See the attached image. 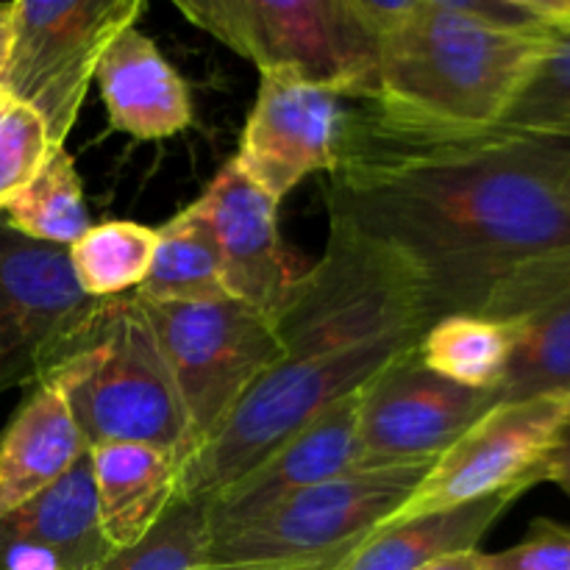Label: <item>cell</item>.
<instances>
[{"instance_id": "cell-1", "label": "cell", "mask_w": 570, "mask_h": 570, "mask_svg": "<svg viewBox=\"0 0 570 570\" xmlns=\"http://www.w3.org/2000/svg\"><path fill=\"white\" fill-rule=\"evenodd\" d=\"M348 104L328 217L399 250L432 323L482 315L521 267L570 250V142L510 131H426Z\"/></svg>"}, {"instance_id": "cell-2", "label": "cell", "mask_w": 570, "mask_h": 570, "mask_svg": "<svg viewBox=\"0 0 570 570\" xmlns=\"http://www.w3.org/2000/svg\"><path fill=\"white\" fill-rule=\"evenodd\" d=\"M554 37L499 26L476 0H415L379 42V117L426 131H493Z\"/></svg>"}, {"instance_id": "cell-3", "label": "cell", "mask_w": 570, "mask_h": 570, "mask_svg": "<svg viewBox=\"0 0 570 570\" xmlns=\"http://www.w3.org/2000/svg\"><path fill=\"white\" fill-rule=\"evenodd\" d=\"M48 379L65 395L89 449L154 445L181 468L195 454L176 379L134 293L98 301Z\"/></svg>"}, {"instance_id": "cell-4", "label": "cell", "mask_w": 570, "mask_h": 570, "mask_svg": "<svg viewBox=\"0 0 570 570\" xmlns=\"http://www.w3.org/2000/svg\"><path fill=\"white\" fill-rule=\"evenodd\" d=\"M321 259L298 273L273 317L284 356L337 354L393 337H417L432 326L415 267L382 239L328 217Z\"/></svg>"}, {"instance_id": "cell-5", "label": "cell", "mask_w": 570, "mask_h": 570, "mask_svg": "<svg viewBox=\"0 0 570 570\" xmlns=\"http://www.w3.org/2000/svg\"><path fill=\"white\" fill-rule=\"evenodd\" d=\"M421 345L417 337H393L360 348L289 360L273 365L215 434L184 462L181 499L209 504L215 495L248 476L340 399L365 387L379 371Z\"/></svg>"}, {"instance_id": "cell-6", "label": "cell", "mask_w": 570, "mask_h": 570, "mask_svg": "<svg viewBox=\"0 0 570 570\" xmlns=\"http://www.w3.org/2000/svg\"><path fill=\"white\" fill-rule=\"evenodd\" d=\"M432 462L354 468L301 490L250 527L212 540L206 566L334 570L401 510Z\"/></svg>"}, {"instance_id": "cell-7", "label": "cell", "mask_w": 570, "mask_h": 570, "mask_svg": "<svg viewBox=\"0 0 570 570\" xmlns=\"http://www.w3.org/2000/svg\"><path fill=\"white\" fill-rule=\"evenodd\" d=\"M176 9L259 72H293L348 100L376 87L379 45L351 0H176Z\"/></svg>"}, {"instance_id": "cell-8", "label": "cell", "mask_w": 570, "mask_h": 570, "mask_svg": "<svg viewBox=\"0 0 570 570\" xmlns=\"http://www.w3.org/2000/svg\"><path fill=\"white\" fill-rule=\"evenodd\" d=\"M142 11L145 0H14V45L0 87L37 111L65 148L106 48Z\"/></svg>"}, {"instance_id": "cell-9", "label": "cell", "mask_w": 570, "mask_h": 570, "mask_svg": "<svg viewBox=\"0 0 570 570\" xmlns=\"http://www.w3.org/2000/svg\"><path fill=\"white\" fill-rule=\"evenodd\" d=\"M142 309L176 379L198 451L239 399L284 360V348L265 315L232 298L204 304L142 301Z\"/></svg>"}, {"instance_id": "cell-10", "label": "cell", "mask_w": 570, "mask_h": 570, "mask_svg": "<svg viewBox=\"0 0 570 570\" xmlns=\"http://www.w3.org/2000/svg\"><path fill=\"white\" fill-rule=\"evenodd\" d=\"M568 417L570 393L493 404L432 462L415 493L387 523L471 504L501 490L546 482L543 462L560 440Z\"/></svg>"}, {"instance_id": "cell-11", "label": "cell", "mask_w": 570, "mask_h": 570, "mask_svg": "<svg viewBox=\"0 0 570 570\" xmlns=\"http://www.w3.org/2000/svg\"><path fill=\"white\" fill-rule=\"evenodd\" d=\"M95 306L67 248L33 243L0 217V395L45 382Z\"/></svg>"}, {"instance_id": "cell-12", "label": "cell", "mask_w": 570, "mask_h": 570, "mask_svg": "<svg viewBox=\"0 0 570 570\" xmlns=\"http://www.w3.org/2000/svg\"><path fill=\"white\" fill-rule=\"evenodd\" d=\"M493 404L490 390L460 387L410 351L362 387L360 468L438 460Z\"/></svg>"}, {"instance_id": "cell-13", "label": "cell", "mask_w": 570, "mask_h": 570, "mask_svg": "<svg viewBox=\"0 0 570 570\" xmlns=\"http://www.w3.org/2000/svg\"><path fill=\"white\" fill-rule=\"evenodd\" d=\"M348 104L293 72H259V92L232 161L282 204L306 176L337 167Z\"/></svg>"}, {"instance_id": "cell-14", "label": "cell", "mask_w": 570, "mask_h": 570, "mask_svg": "<svg viewBox=\"0 0 570 570\" xmlns=\"http://www.w3.org/2000/svg\"><path fill=\"white\" fill-rule=\"evenodd\" d=\"M482 317L510 323L515 332L501 401L570 393V250L512 273L484 306Z\"/></svg>"}, {"instance_id": "cell-15", "label": "cell", "mask_w": 570, "mask_h": 570, "mask_svg": "<svg viewBox=\"0 0 570 570\" xmlns=\"http://www.w3.org/2000/svg\"><path fill=\"white\" fill-rule=\"evenodd\" d=\"M195 206L215 234L228 298L273 323L298 278L278 237V200L228 161Z\"/></svg>"}, {"instance_id": "cell-16", "label": "cell", "mask_w": 570, "mask_h": 570, "mask_svg": "<svg viewBox=\"0 0 570 570\" xmlns=\"http://www.w3.org/2000/svg\"><path fill=\"white\" fill-rule=\"evenodd\" d=\"M360 393L340 399L256 471L206 504L212 540L250 527L289 495L360 468Z\"/></svg>"}, {"instance_id": "cell-17", "label": "cell", "mask_w": 570, "mask_h": 570, "mask_svg": "<svg viewBox=\"0 0 570 570\" xmlns=\"http://www.w3.org/2000/svg\"><path fill=\"white\" fill-rule=\"evenodd\" d=\"M95 83L109 111L111 131L154 142L193 126L187 81L137 26L111 39L95 72Z\"/></svg>"}, {"instance_id": "cell-18", "label": "cell", "mask_w": 570, "mask_h": 570, "mask_svg": "<svg viewBox=\"0 0 570 570\" xmlns=\"http://www.w3.org/2000/svg\"><path fill=\"white\" fill-rule=\"evenodd\" d=\"M89 445L50 379L33 384L0 434V521L65 476Z\"/></svg>"}, {"instance_id": "cell-19", "label": "cell", "mask_w": 570, "mask_h": 570, "mask_svg": "<svg viewBox=\"0 0 570 570\" xmlns=\"http://www.w3.org/2000/svg\"><path fill=\"white\" fill-rule=\"evenodd\" d=\"M89 462L106 540L115 551L131 549L178 499L181 462L139 443L95 445Z\"/></svg>"}, {"instance_id": "cell-20", "label": "cell", "mask_w": 570, "mask_h": 570, "mask_svg": "<svg viewBox=\"0 0 570 570\" xmlns=\"http://www.w3.org/2000/svg\"><path fill=\"white\" fill-rule=\"evenodd\" d=\"M527 490L532 488H510L471 504L387 523L334 570H423L449 557L479 551L484 534Z\"/></svg>"}, {"instance_id": "cell-21", "label": "cell", "mask_w": 570, "mask_h": 570, "mask_svg": "<svg viewBox=\"0 0 570 570\" xmlns=\"http://www.w3.org/2000/svg\"><path fill=\"white\" fill-rule=\"evenodd\" d=\"M0 534L53 551L67 570H95L115 549L104 534L92 462L81 456L61 479L0 521Z\"/></svg>"}, {"instance_id": "cell-22", "label": "cell", "mask_w": 570, "mask_h": 570, "mask_svg": "<svg viewBox=\"0 0 570 570\" xmlns=\"http://www.w3.org/2000/svg\"><path fill=\"white\" fill-rule=\"evenodd\" d=\"M156 232L159 245L154 265L142 287L134 293L137 298L156 304H204L228 298L220 250L198 206L189 204Z\"/></svg>"}, {"instance_id": "cell-23", "label": "cell", "mask_w": 570, "mask_h": 570, "mask_svg": "<svg viewBox=\"0 0 570 570\" xmlns=\"http://www.w3.org/2000/svg\"><path fill=\"white\" fill-rule=\"evenodd\" d=\"M512 348L515 332L510 323L482 315H451L429 326L417 354L438 376L460 387L493 393L510 367Z\"/></svg>"}, {"instance_id": "cell-24", "label": "cell", "mask_w": 570, "mask_h": 570, "mask_svg": "<svg viewBox=\"0 0 570 570\" xmlns=\"http://www.w3.org/2000/svg\"><path fill=\"white\" fill-rule=\"evenodd\" d=\"M159 232L142 223H92L89 232L67 248L72 278L92 301L137 293L154 265Z\"/></svg>"}, {"instance_id": "cell-25", "label": "cell", "mask_w": 570, "mask_h": 570, "mask_svg": "<svg viewBox=\"0 0 570 570\" xmlns=\"http://www.w3.org/2000/svg\"><path fill=\"white\" fill-rule=\"evenodd\" d=\"M0 217L22 237L56 248H70L89 232L92 220L83 204L81 176L67 148L50 156L31 187L11 200Z\"/></svg>"}, {"instance_id": "cell-26", "label": "cell", "mask_w": 570, "mask_h": 570, "mask_svg": "<svg viewBox=\"0 0 570 570\" xmlns=\"http://www.w3.org/2000/svg\"><path fill=\"white\" fill-rule=\"evenodd\" d=\"M495 128L570 142V33L551 39Z\"/></svg>"}, {"instance_id": "cell-27", "label": "cell", "mask_w": 570, "mask_h": 570, "mask_svg": "<svg viewBox=\"0 0 570 570\" xmlns=\"http://www.w3.org/2000/svg\"><path fill=\"white\" fill-rule=\"evenodd\" d=\"M209 523L204 501L178 495L161 521L131 549H120L95 570H204Z\"/></svg>"}, {"instance_id": "cell-28", "label": "cell", "mask_w": 570, "mask_h": 570, "mask_svg": "<svg viewBox=\"0 0 570 570\" xmlns=\"http://www.w3.org/2000/svg\"><path fill=\"white\" fill-rule=\"evenodd\" d=\"M56 150L42 117L14 100L0 117V212L31 187Z\"/></svg>"}, {"instance_id": "cell-29", "label": "cell", "mask_w": 570, "mask_h": 570, "mask_svg": "<svg viewBox=\"0 0 570 570\" xmlns=\"http://www.w3.org/2000/svg\"><path fill=\"white\" fill-rule=\"evenodd\" d=\"M479 570H570V529L540 518L518 546L482 554Z\"/></svg>"}, {"instance_id": "cell-30", "label": "cell", "mask_w": 570, "mask_h": 570, "mask_svg": "<svg viewBox=\"0 0 570 570\" xmlns=\"http://www.w3.org/2000/svg\"><path fill=\"white\" fill-rule=\"evenodd\" d=\"M0 570H67L45 546L0 534Z\"/></svg>"}, {"instance_id": "cell-31", "label": "cell", "mask_w": 570, "mask_h": 570, "mask_svg": "<svg viewBox=\"0 0 570 570\" xmlns=\"http://www.w3.org/2000/svg\"><path fill=\"white\" fill-rule=\"evenodd\" d=\"M543 473L546 482H554L570 499V417L566 429H562L560 440H557V445L551 449V454L546 456Z\"/></svg>"}, {"instance_id": "cell-32", "label": "cell", "mask_w": 570, "mask_h": 570, "mask_svg": "<svg viewBox=\"0 0 570 570\" xmlns=\"http://www.w3.org/2000/svg\"><path fill=\"white\" fill-rule=\"evenodd\" d=\"M14 45V3H0V81Z\"/></svg>"}, {"instance_id": "cell-33", "label": "cell", "mask_w": 570, "mask_h": 570, "mask_svg": "<svg viewBox=\"0 0 570 570\" xmlns=\"http://www.w3.org/2000/svg\"><path fill=\"white\" fill-rule=\"evenodd\" d=\"M482 568V551H468V554L449 557L443 562H434V566L423 570H479Z\"/></svg>"}, {"instance_id": "cell-34", "label": "cell", "mask_w": 570, "mask_h": 570, "mask_svg": "<svg viewBox=\"0 0 570 570\" xmlns=\"http://www.w3.org/2000/svg\"><path fill=\"white\" fill-rule=\"evenodd\" d=\"M204 570H287V568H271V566H245V568H209V566H206Z\"/></svg>"}, {"instance_id": "cell-35", "label": "cell", "mask_w": 570, "mask_h": 570, "mask_svg": "<svg viewBox=\"0 0 570 570\" xmlns=\"http://www.w3.org/2000/svg\"><path fill=\"white\" fill-rule=\"evenodd\" d=\"M11 104H14V100H11V98H9V92H6V89L0 87V117L6 115V109H9Z\"/></svg>"}, {"instance_id": "cell-36", "label": "cell", "mask_w": 570, "mask_h": 570, "mask_svg": "<svg viewBox=\"0 0 570 570\" xmlns=\"http://www.w3.org/2000/svg\"><path fill=\"white\" fill-rule=\"evenodd\" d=\"M562 189H566V195H568V200H570V159H568V165H566V173H562Z\"/></svg>"}]
</instances>
